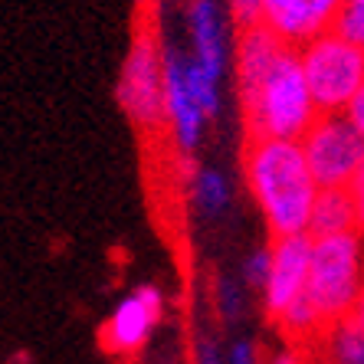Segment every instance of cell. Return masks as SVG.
Listing matches in <instances>:
<instances>
[{"instance_id": "6da1fadb", "label": "cell", "mask_w": 364, "mask_h": 364, "mask_svg": "<svg viewBox=\"0 0 364 364\" xmlns=\"http://www.w3.org/2000/svg\"><path fill=\"white\" fill-rule=\"evenodd\" d=\"M237 95L243 115V138L302 141L315 125L318 109L309 92L299 46L279 40L269 26L237 30Z\"/></svg>"}, {"instance_id": "7a4b0ae2", "label": "cell", "mask_w": 364, "mask_h": 364, "mask_svg": "<svg viewBox=\"0 0 364 364\" xmlns=\"http://www.w3.org/2000/svg\"><path fill=\"white\" fill-rule=\"evenodd\" d=\"M243 181L263 213L269 240L309 233L322 187L309 168L302 141L243 138Z\"/></svg>"}, {"instance_id": "3957f363", "label": "cell", "mask_w": 364, "mask_h": 364, "mask_svg": "<svg viewBox=\"0 0 364 364\" xmlns=\"http://www.w3.org/2000/svg\"><path fill=\"white\" fill-rule=\"evenodd\" d=\"M364 286V237L358 230L338 237H312V263L305 299L315 309L318 322H341L355 312Z\"/></svg>"}, {"instance_id": "277c9868", "label": "cell", "mask_w": 364, "mask_h": 364, "mask_svg": "<svg viewBox=\"0 0 364 364\" xmlns=\"http://www.w3.org/2000/svg\"><path fill=\"white\" fill-rule=\"evenodd\" d=\"M119 102L138 135H161L168 128L164 105V46L158 43L154 23H138L132 33L125 66L119 79Z\"/></svg>"}, {"instance_id": "5b68a950", "label": "cell", "mask_w": 364, "mask_h": 364, "mask_svg": "<svg viewBox=\"0 0 364 364\" xmlns=\"http://www.w3.org/2000/svg\"><path fill=\"white\" fill-rule=\"evenodd\" d=\"M309 92L318 115H341L364 89V50L345 40L338 30L315 36L299 46Z\"/></svg>"}, {"instance_id": "8992f818", "label": "cell", "mask_w": 364, "mask_h": 364, "mask_svg": "<svg viewBox=\"0 0 364 364\" xmlns=\"http://www.w3.org/2000/svg\"><path fill=\"white\" fill-rule=\"evenodd\" d=\"M302 151L322 191H351L364 171V132L351 122L348 112L318 115L315 125L302 135Z\"/></svg>"}, {"instance_id": "52a82bcc", "label": "cell", "mask_w": 364, "mask_h": 364, "mask_svg": "<svg viewBox=\"0 0 364 364\" xmlns=\"http://www.w3.org/2000/svg\"><path fill=\"white\" fill-rule=\"evenodd\" d=\"M272 266L263 296V315L266 322L276 328L289 315L292 305L305 299L309 289V263H312V233H299V237H279L269 240Z\"/></svg>"}, {"instance_id": "ba28073f", "label": "cell", "mask_w": 364, "mask_h": 364, "mask_svg": "<svg viewBox=\"0 0 364 364\" xmlns=\"http://www.w3.org/2000/svg\"><path fill=\"white\" fill-rule=\"evenodd\" d=\"M164 315V296L158 286H138L132 296H125L119 305H115V312L109 315V322L102 325V348L109 351L112 358H119V361H128V358H135L148 338H151V331L158 328Z\"/></svg>"}, {"instance_id": "9c48e42d", "label": "cell", "mask_w": 364, "mask_h": 364, "mask_svg": "<svg viewBox=\"0 0 364 364\" xmlns=\"http://www.w3.org/2000/svg\"><path fill=\"white\" fill-rule=\"evenodd\" d=\"M164 105H168V132L174 148L191 154L200 144L207 115L200 112L197 99L191 95L184 73V53L164 46Z\"/></svg>"}, {"instance_id": "30bf717a", "label": "cell", "mask_w": 364, "mask_h": 364, "mask_svg": "<svg viewBox=\"0 0 364 364\" xmlns=\"http://www.w3.org/2000/svg\"><path fill=\"white\" fill-rule=\"evenodd\" d=\"M345 0H263V26L279 40L302 46L328 33Z\"/></svg>"}, {"instance_id": "8fae6325", "label": "cell", "mask_w": 364, "mask_h": 364, "mask_svg": "<svg viewBox=\"0 0 364 364\" xmlns=\"http://www.w3.org/2000/svg\"><path fill=\"white\" fill-rule=\"evenodd\" d=\"M187 20H191V40H194L191 60L220 82L227 73V33H223V14L217 0H191Z\"/></svg>"}, {"instance_id": "7c38bea8", "label": "cell", "mask_w": 364, "mask_h": 364, "mask_svg": "<svg viewBox=\"0 0 364 364\" xmlns=\"http://www.w3.org/2000/svg\"><path fill=\"white\" fill-rule=\"evenodd\" d=\"M315 364H364V322L348 315L315 338L309 348Z\"/></svg>"}, {"instance_id": "4fadbf2b", "label": "cell", "mask_w": 364, "mask_h": 364, "mask_svg": "<svg viewBox=\"0 0 364 364\" xmlns=\"http://www.w3.org/2000/svg\"><path fill=\"white\" fill-rule=\"evenodd\" d=\"M351 230H358V213H355L351 191H341V187L322 191L318 200H315L309 233L312 237H338V233H351Z\"/></svg>"}, {"instance_id": "5bb4252c", "label": "cell", "mask_w": 364, "mask_h": 364, "mask_svg": "<svg viewBox=\"0 0 364 364\" xmlns=\"http://www.w3.org/2000/svg\"><path fill=\"white\" fill-rule=\"evenodd\" d=\"M191 200H194V210L203 217H220L223 207L230 203V184L217 168H207V164H197L194 174H191Z\"/></svg>"}, {"instance_id": "9a60e30c", "label": "cell", "mask_w": 364, "mask_h": 364, "mask_svg": "<svg viewBox=\"0 0 364 364\" xmlns=\"http://www.w3.org/2000/svg\"><path fill=\"white\" fill-rule=\"evenodd\" d=\"M184 73H187V85H191V95L197 99L200 112L207 115V122H210L213 115L220 112V82L207 76V73H203V69L197 66L191 56H184Z\"/></svg>"}, {"instance_id": "2e32d148", "label": "cell", "mask_w": 364, "mask_h": 364, "mask_svg": "<svg viewBox=\"0 0 364 364\" xmlns=\"http://www.w3.org/2000/svg\"><path fill=\"white\" fill-rule=\"evenodd\" d=\"M331 30H338L345 40L358 43V46L364 50V0H345Z\"/></svg>"}, {"instance_id": "e0dca14e", "label": "cell", "mask_w": 364, "mask_h": 364, "mask_svg": "<svg viewBox=\"0 0 364 364\" xmlns=\"http://www.w3.org/2000/svg\"><path fill=\"white\" fill-rule=\"evenodd\" d=\"M269 266H272V250H269V246H263V250L250 253V259H246V266H243V282H246V289H256V292H263V289H266V279H269Z\"/></svg>"}, {"instance_id": "ac0fdd59", "label": "cell", "mask_w": 364, "mask_h": 364, "mask_svg": "<svg viewBox=\"0 0 364 364\" xmlns=\"http://www.w3.org/2000/svg\"><path fill=\"white\" fill-rule=\"evenodd\" d=\"M227 14L237 30L256 26L263 23V0H227Z\"/></svg>"}, {"instance_id": "d6986e66", "label": "cell", "mask_w": 364, "mask_h": 364, "mask_svg": "<svg viewBox=\"0 0 364 364\" xmlns=\"http://www.w3.org/2000/svg\"><path fill=\"white\" fill-rule=\"evenodd\" d=\"M217 302H220V315L223 318H240V309H243V289L237 286V282L230 279H220V286H217Z\"/></svg>"}, {"instance_id": "ffe728a7", "label": "cell", "mask_w": 364, "mask_h": 364, "mask_svg": "<svg viewBox=\"0 0 364 364\" xmlns=\"http://www.w3.org/2000/svg\"><path fill=\"white\" fill-rule=\"evenodd\" d=\"M194 364H223L220 351H217V345H213V338H197L194 345Z\"/></svg>"}, {"instance_id": "44dd1931", "label": "cell", "mask_w": 364, "mask_h": 364, "mask_svg": "<svg viewBox=\"0 0 364 364\" xmlns=\"http://www.w3.org/2000/svg\"><path fill=\"white\" fill-rule=\"evenodd\" d=\"M227 364H259V348H253L250 341H237L230 348Z\"/></svg>"}, {"instance_id": "7402d4cb", "label": "cell", "mask_w": 364, "mask_h": 364, "mask_svg": "<svg viewBox=\"0 0 364 364\" xmlns=\"http://www.w3.org/2000/svg\"><path fill=\"white\" fill-rule=\"evenodd\" d=\"M351 197H355V213H358V233L364 237V171L361 178L351 184Z\"/></svg>"}, {"instance_id": "603a6c76", "label": "cell", "mask_w": 364, "mask_h": 364, "mask_svg": "<svg viewBox=\"0 0 364 364\" xmlns=\"http://www.w3.org/2000/svg\"><path fill=\"white\" fill-rule=\"evenodd\" d=\"M348 115H351V122H355V125L364 132V89L358 92V99L351 102V109H348Z\"/></svg>"}, {"instance_id": "cb8c5ba5", "label": "cell", "mask_w": 364, "mask_h": 364, "mask_svg": "<svg viewBox=\"0 0 364 364\" xmlns=\"http://www.w3.org/2000/svg\"><path fill=\"white\" fill-rule=\"evenodd\" d=\"M358 318V322H364V286H361V296H358V305H355V312H351Z\"/></svg>"}]
</instances>
